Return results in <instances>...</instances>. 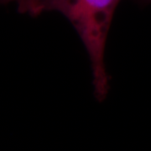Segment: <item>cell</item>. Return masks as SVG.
<instances>
[{
    "label": "cell",
    "mask_w": 151,
    "mask_h": 151,
    "mask_svg": "<svg viewBox=\"0 0 151 151\" xmlns=\"http://www.w3.org/2000/svg\"><path fill=\"white\" fill-rule=\"evenodd\" d=\"M120 0H45V11L65 15L81 38L92 62L95 96L103 101L109 90L104 51L113 14Z\"/></svg>",
    "instance_id": "6da1fadb"
},
{
    "label": "cell",
    "mask_w": 151,
    "mask_h": 151,
    "mask_svg": "<svg viewBox=\"0 0 151 151\" xmlns=\"http://www.w3.org/2000/svg\"><path fill=\"white\" fill-rule=\"evenodd\" d=\"M0 4H15L18 11L37 16L45 11V0H0Z\"/></svg>",
    "instance_id": "7a4b0ae2"
}]
</instances>
